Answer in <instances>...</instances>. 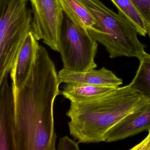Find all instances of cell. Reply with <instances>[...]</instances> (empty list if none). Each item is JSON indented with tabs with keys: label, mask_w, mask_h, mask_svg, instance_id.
<instances>
[{
	"label": "cell",
	"mask_w": 150,
	"mask_h": 150,
	"mask_svg": "<svg viewBox=\"0 0 150 150\" xmlns=\"http://www.w3.org/2000/svg\"><path fill=\"white\" fill-rule=\"evenodd\" d=\"M60 84L54 62L39 45L28 79L21 87L13 88L15 150L57 149L53 106L61 94Z\"/></svg>",
	"instance_id": "1"
},
{
	"label": "cell",
	"mask_w": 150,
	"mask_h": 150,
	"mask_svg": "<svg viewBox=\"0 0 150 150\" xmlns=\"http://www.w3.org/2000/svg\"><path fill=\"white\" fill-rule=\"evenodd\" d=\"M150 102L129 85L94 99L71 103L66 114L70 135L79 143L105 142L110 129Z\"/></svg>",
	"instance_id": "2"
},
{
	"label": "cell",
	"mask_w": 150,
	"mask_h": 150,
	"mask_svg": "<svg viewBox=\"0 0 150 150\" xmlns=\"http://www.w3.org/2000/svg\"><path fill=\"white\" fill-rule=\"evenodd\" d=\"M95 20L87 30L91 37L103 45L111 58L126 57L139 59L144 55L145 45L139 40L133 24L121 12L114 13L100 0H81Z\"/></svg>",
	"instance_id": "3"
},
{
	"label": "cell",
	"mask_w": 150,
	"mask_h": 150,
	"mask_svg": "<svg viewBox=\"0 0 150 150\" xmlns=\"http://www.w3.org/2000/svg\"><path fill=\"white\" fill-rule=\"evenodd\" d=\"M30 0H0V83L8 77L32 28Z\"/></svg>",
	"instance_id": "4"
},
{
	"label": "cell",
	"mask_w": 150,
	"mask_h": 150,
	"mask_svg": "<svg viewBox=\"0 0 150 150\" xmlns=\"http://www.w3.org/2000/svg\"><path fill=\"white\" fill-rule=\"evenodd\" d=\"M98 44L86 29L74 22L64 13L59 37V50L63 68L86 72L97 67L95 58Z\"/></svg>",
	"instance_id": "5"
},
{
	"label": "cell",
	"mask_w": 150,
	"mask_h": 150,
	"mask_svg": "<svg viewBox=\"0 0 150 150\" xmlns=\"http://www.w3.org/2000/svg\"><path fill=\"white\" fill-rule=\"evenodd\" d=\"M33 14L31 32L36 39L42 40L59 52L64 12L59 0H30Z\"/></svg>",
	"instance_id": "6"
},
{
	"label": "cell",
	"mask_w": 150,
	"mask_h": 150,
	"mask_svg": "<svg viewBox=\"0 0 150 150\" xmlns=\"http://www.w3.org/2000/svg\"><path fill=\"white\" fill-rule=\"evenodd\" d=\"M15 105L13 86L8 78L0 83V150H15Z\"/></svg>",
	"instance_id": "7"
},
{
	"label": "cell",
	"mask_w": 150,
	"mask_h": 150,
	"mask_svg": "<svg viewBox=\"0 0 150 150\" xmlns=\"http://www.w3.org/2000/svg\"><path fill=\"white\" fill-rule=\"evenodd\" d=\"M150 129V102L127 116L108 132L105 142H115Z\"/></svg>",
	"instance_id": "8"
},
{
	"label": "cell",
	"mask_w": 150,
	"mask_h": 150,
	"mask_svg": "<svg viewBox=\"0 0 150 150\" xmlns=\"http://www.w3.org/2000/svg\"><path fill=\"white\" fill-rule=\"evenodd\" d=\"M38 41L32 33L30 32L19 51L10 72L14 89L21 87L30 74L40 45Z\"/></svg>",
	"instance_id": "9"
},
{
	"label": "cell",
	"mask_w": 150,
	"mask_h": 150,
	"mask_svg": "<svg viewBox=\"0 0 150 150\" xmlns=\"http://www.w3.org/2000/svg\"><path fill=\"white\" fill-rule=\"evenodd\" d=\"M61 83H80L95 86L119 87L122 80L117 77L112 71L103 67L99 70L86 72H76L62 69L58 73Z\"/></svg>",
	"instance_id": "10"
},
{
	"label": "cell",
	"mask_w": 150,
	"mask_h": 150,
	"mask_svg": "<svg viewBox=\"0 0 150 150\" xmlns=\"http://www.w3.org/2000/svg\"><path fill=\"white\" fill-rule=\"evenodd\" d=\"M117 88L84 83H67L63 87L61 94L71 103L81 102L102 96Z\"/></svg>",
	"instance_id": "11"
},
{
	"label": "cell",
	"mask_w": 150,
	"mask_h": 150,
	"mask_svg": "<svg viewBox=\"0 0 150 150\" xmlns=\"http://www.w3.org/2000/svg\"><path fill=\"white\" fill-rule=\"evenodd\" d=\"M64 13L81 27L87 30L95 24L93 16L81 0H59Z\"/></svg>",
	"instance_id": "12"
},
{
	"label": "cell",
	"mask_w": 150,
	"mask_h": 150,
	"mask_svg": "<svg viewBox=\"0 0 150 150\" xmlns=\"http://www.w3.org/2000/svg\"><path fill=\"white\" fill-rule=\"evenodd\" d=\"M139 65L129 86L143 97L150 100V55L145 52L139 59Z\"/></svg>",
	"instance_id": "13"
},
{
	"label": "cell",
	"mask_w": 150,
	"mask_h": 150,
	"mask_svg": "<svg viewBox=\"0 0 150 150\" xmlns=\"http://www.w3.org/2000/svg\"><path fill=\"white\" fill-rule=\"evenodd\" d=\"M118 11L124 15L135 26L138 33L145 36L148 30L146 23L130 0H111Z\"/></svg>",
	"instance_id": "14"
},
{
	"label": "cell",
	"mask_w": 150,
	"mask_h": 150,
	"mask_svg": "<svg viewBox=\"0 0 150 150\" xmlns=\"http://www.w3.org/2000/svg\"><path fill=\"white\" fill-rule=\"evenodd\" d=\"M150 29V0H130Z\"/></svg>",
	"instance_id": "15"
},
{
	"label": "cell",
	"mask_w": 150,
	"mask_h": 150,
	"mask_svg": "<svg viewBox=\"0 0 150 150\" xmlns=\"http://www.w3.org/2000/svg\"><path fill=\"white\" fill-rule=\"evenodd\" d=\"M57 149L58 150H79V143L65 136L59 139Z\"/></svg>",
	"instance_id": "16"
},
{
	"label": "cell",
	"mask_w": 150,
	"mask_h": 150,
	"mask_svg": "<svg viewBox=\"0 0 150 150\" xmlns=\"http://www.w3.org/2000/svg\"><path fill=\"white\" fill-rule=\"evenodd\" d=\"M146 138L139 144L130 149V150H150V129Z\"/></svg>",
	"instance_id": "17"
},
{
	"label": "cell",
	"mask_w": 150,
	"mask_h": 150,
	"mask_svg": "<svg viewBox=\"0 0 150 150\" xmlns=\"http://www.w3.org/2000/svg\"><path fill=\"white\" fill-rule=\"evenodd\" d=\"M148 34L149 35V38H150V29H149V30H148Z\"/></svg>",
	"instance_id": "18"
}]
</instances>
